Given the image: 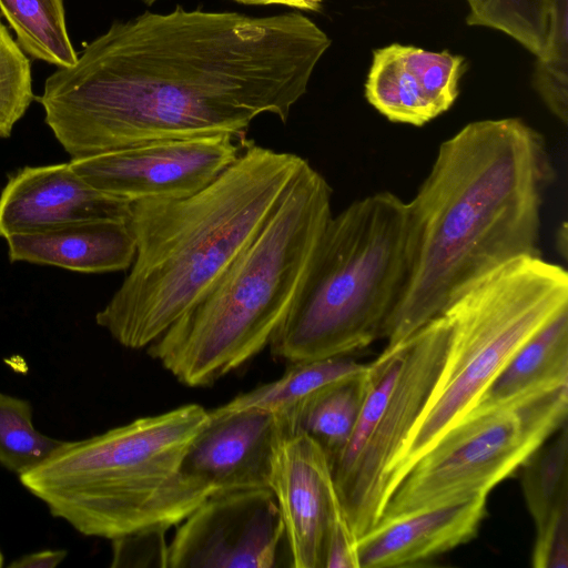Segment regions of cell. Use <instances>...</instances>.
<instances>
[{
	"label": "cell",
	"instance_id": "obj_25",
	"mask_svg": "<svg viewBox=\"0 0 568 568\" xmlns=\"http://www.w3.org/2000/svg\"><path fill=\"white\" fill-rule=\"evenodd\" d=\"M532 87L564 125L568 121V0H549L547 48L537 58Z\"/></svg>",
	"mask_w": 568,
	"mask_h": 568
},
{
	"label": "cell",
	"instance_id": "obj_33",
	"mask_svg": "<svg viewBox=\"0 0 568 568\" xmlns=\"http://www.w3.org/2000/svg\"><path fill=\"white\" fill-rule=\"evenodd\" d=\"M139 1H142L143 3L148 4V6H151L153 4L154 2H156L158 0H139Z\"/></svg>",
	"mask_w": 568,
	"mask_h": 568
},
{
	"label": "cell",
	"instance_id": "obj_32",
	"mask_svg": "<svg viewBox=\"0 0 568 568\" xmlns=\"http://www.w3.org/2000/svg\"><path fill=\"white\" fill-rule=\"evenodd\" d=\"M557 246L559 254L566 258L567 256V226L566 223L559 227V233L557 234Z\"/></svg>",
	"mask_w": 568,
	"mask_h": 568
},
{
	"label": "cell",
	"instance_id": "obj_2",
	"mask_svg": "<svg viewBox=\"0 0 568 568\" xmlns=\"http://www.w3.org/2000/svg\"><path fill=\"white\" fill-rule=\"evenodd\" d=\"M555 179L544 136L518 118L466 124L438 149L408 203V276L381 338L406 341L481 277L541 256V206Z\"/></svg>",
	"mask_w": 568,
	"mask_h": 568
},
{
	"label": "cell",
	"instance_id": "obj_8",
	"mask_svg": "<svg viewBox=\"0 0 568 568\" xmlns=\"http://www.w3.org/2000/svg\"><path fill=\"white\" fill-rule=\"evenodd\" d=\"M567 413L568 384L470 408L408 469L377 523L487 496L567 423Z\"/></svg>",
	"mask_w": 568,
	"mask_h": 568
},
{
	"label": "cell",
	"instance_id": "obj_23",
	"mask_svg": "<svg viewBox=\"0 0 568 568\" xmlns=\"http://www.w3.org/2000/svg\"><path fill=\"white\" fill-rule=\"evenodd\" d=\"M468 26L501 31L531 54L544 55L549 32V0H467Z\"/></svg>",
	"mask_w": 568,
	"mask_h": 568
},
{
	"label": "cell",
	"instance_id": "obj_4",
	"mask_svg": "<svg viewBox=\"0 0 568 568\" xmlns=\"http://www.w3.org/2000/svg\"><path fill=\"white\" fill-rule=\"evenodd\" d=\"M332 215V187L306 161L254 240L148 354L189 387L251 361L285 318Z\"/></svg>",
	"mask_w": 568,
	"mask_h": 568
},
{
	"label": "cell",
	"instance_id": "obj_27",
	"mask_svg": "<svg viewBox=\"0 0 568 568\" xmlns=\"http://www.w3.org/2000/svg\"><path fill=\"white\" fill-rule=\"evenodd\" d=\"M168 530L150 529L124 535L111 540V567L168 568Z\"/></svg>",
	"mask_w": 568,
	"mask_h": 568
},
{
	"label": "cell",
	"instance_id": "obj_34",
	"mask_svg": "<svg viewBox=\"0 0 568 568\" xmlns=\"http://www.w3.org/2000/svg\"><path fill=\"white\" fill-rule=\"evenodd\" d=\"M2 566H3V556H2V554H1V551H0V568H1Z\"/></svg>",
	"mask_w": 568,
	"mask_h": 568
},
{
	"label": "cell",
	"instance_id": "obj_14",
	"mask_svg": "<svg viewBox=\"0 0 568 568\" xmlns=\"http://www.w3.org/2000/svg\"><path fill=\"white\" fill-rule=\"evenodd\" d=\"M282 422L250 408L213 414L191 443L183 470L214 493L268 488L272 456Z\"/></svg>",
	"mask_w": 568,
	"mask_h": 568
},
{
	"label": "cell",
	"instance_id": "obj_26",
	"mask_svg": "<svg viewBox=\"0 0 568 568\" xmlns=\"http://www.w3.org/2000/svg\"><path fill=\"white\" fill-rule=\"evenodd\" d=\"M33 100L30 61L0 20V138L10 136Z\"/></svg>",
	"mask_w": 568,
	"mask_h": 568
},
{
	"label": "cell",
	"instance_id": "obj_16",
	"mask_svg": "<svg viewBox=\"0 0 568 568\" xmlns=\"http://www.w3.org/2000/svg\"><path fill=\"white\" fill-rule=\"evenodd\" d=\"M487 496L379 521L356 539L358 568L416 566L445 554L478 532Z\"/></svg>",
	"mask_w": 568,
	"mask_h": 568
},
{
	"label": "cell",
	"instance_id": "obj_31",
	"mask_svg": "<svg viewBox=\"0 0 568 568\" xmlns=\"http://www.w3.org/2000/svg\"><path fill=\"white\" fill-rule=\"evenodd\" d=\"M244 4H284L300 10L318 11L323 0H234Z\"/></svg>",
	"mask_w": 568,
	"mask_h": 568
},
{
	"label": "cell",
	"instance_id": "obj_3",
	"mask_svg": "<svg viewBox=\"0 0 568 568\" xmlns=\"http://www.w3.org/2000/svg\"><path fill=\"white\" fill-rule=\"evenodd\" d=\"M306 162L246 143L213 182L181 199L131 204L135 256L97 324L119 344L146 348L196 304L254 240Z\"/></svg>",
	"mask_w": 568,
	"mask_h": 568
},
{
	"label": "cell",
	"instance_id": "obj_22",
	"mask_svg": "<svg viewBox=\"0 0 568 568\" xmlns=\"http://www.w3.org/2000/svg\"><path fill=\"white\" fill-rule=\"evenodd\" d=\"M521 491L536 529L568 507L567 423L518 469Z\"/></svg>",
	"mask_w": 568,
	"mask_h": 568
},
{
	"label": "cell",
	"instance_id": "obj_19",
	"mask_svg": "<svg viewBox=\"0 0 568 568\" xmlns=\"http://www.w3.org/2000/svg\"><path fill=\"white\" fill-rule=\"evenodd\" d=\"M565 384H568V310L511 356L473 407L495 405L531 389Z\"/></svg>",
	"mask_w": 568,
	"mask_h": 568
},
{
	"label": "cell",
	"instance_id": "obj_15",
	"mask_svg": "<svg viewBox=\"0 0 568 568\" xmlns=\"http://www.w3.org/2000/svg\"><path fill=\"white\" fill-rule=\"evenodd\" d=\"M130 207V203L94 189L69 162L26 166L1 192L0 236L89 220H128Z\"/></svg>",
	"mask_w": 568,
	"mask_h": 568
},
{
	"label": "cell",
	"instance_id": "obj_18",
	"mask_svg": "<svg viewBox=\"0 0 568 568\" xmlns=\"http://www.w3.org/2000/svg\"><path fill=\"white\" fill-rule=\"evenodd\" d=\"M290 364L280 378L239 394L210 412L223 414L255 408L272 413L284 424L296 428L301 412L316 395L331 385L368 368V364L359 363L349 356Z\"/></svg>",
	"mask_w": 568,
	"mask_h": 568
},
{
	"label": "cell",
	"instance_id": "obj_13",
	"mask_svg": "<svg viewBox=\"0 0 568 568\" xmlns=\"http://www.w3.org/2000/svg\"><path fill=\"white\" fill-rule=\"evenodd\" d=\"M462 55L393 43L374 50L365 98L387 120L422 126L458 97Z\"/></svg>",
	"mask_w": 568,
	"mask_h": 568
},
{
	"label": "cell",
	"instance_id": "obj_7",
	"mask_svg": "<svg viewBox=\"0 0 568 568\" xmlns=\"http://www.w3.org/2000/svg\"><path fill=\"white\" fill-rule=\"evenodd\" d=\"M568 310V273L541 256L491 271L442 313L449 327L440 374L388 474V497L408 469L478 400L511 356Z\"/></svg>",
	"mask_w": 568,
	"mask_h": 568
},
{
	"label": "cell",
	"instance_id": "obj_10",
	"mask_svg": "<svg viewBox=\"0 0 568 568\" xmlns=\"http://www.w3.org/2000/svg\"><path fill=\"white\" fill-rule=\"evenodd\" d=\"M244 136L217 133L151 141L84 158L71 168L94 189L126 203L181 199L213 182L241 154Z\"/></svg>",
	"mask_w": 568,
	"mask_h": 568
},
{
	"label": "cell",
	"instance_id": "obj_5",
	"mask_svg": "<svg viewBox=\"0 0 568 568\" xmlns=\"http://www.w3.org/2000/svg\"><path fill=\"white\" fill-rule=\"evenodd\" d=\"M209 410L186 404L62 444L19 476L50 514L88 537L112 540L181 524L214 490L183 470Z\"/></svg>",
	"mask_w": 568,
	"mask_h": 568
},
{
	"label": "cell",
	"instance_id": "obj_1",
	"mask_svg": "<svg viewBox=\"0 0 568 568\" xmlns=\"http://www.w3.org/2000/svg\"><path fill=\"white\" fill-rule=\"evenodd\" d=\"M329 45L300 12L145 11L58 68L37 100L72 159L159 140L244 136L263 113L287 121Z\"/></svg>",
	"mask_w": 568,
	"mask_h": 568
},
{
	"label": "cell",
	"instance_id": "obj_28",
	"mask_svg": "<svg viewBox=\"0 0 568 568\" xmlns=\"http://www.w3.org/2000/svg\"><path fill=\"white\" fill-rule=\"evenodd\" d=\"M531 565L535 568L568 567V507L536 529Z\"/></svg>",
	"mask_w": 568,
	"mask_h": 568
},
{
	"label": "cell",
	"instance_id": "obj_11",
	"mask_svg": "<svg viewBox=\"0 0 568 568\" xmlns=\"http://www.w3.org/2000/svg\"><path fill=\"white\" fill-rule=\"evenodd\" d=\"M283 545L285 528L270 488L219 491L179 524L168 568H272Z\"/></svg>",
	"mask_w": 568,
	"mask_h": 568
},
{
	"label": "cell",
	"instance_id": "obj_17",
	"mask_svg": "<svg viewBox=\"0 0 568 568\" xmlns=\"http://www.w3.org/2000/svg\"><path fill=\"white\" fill-rule=\"evenodd\" d=\"M11 262L54 265L80 273L128 270L135 240L128 220L99 219L8 236Z\"/></svg>",
	"mask_w": 568,
	"mask_h": 568
},
{
	"label": "cell",
	"instance_id": "obj_6",
	"mask_svg": "<svg viewBox=\"0 0 568 568\" xmlns=\"http://www.w3.org/2000/svg\"><path fill=\"white\" fill-rule=\"evenodd\" d=\"M412 258L408 203L390 192L329 219L270 348L288 363L359 352L382 336Z\"/></svg>",
	"mask_w": 568,
	"mask_h": 568
},
{
	"label": "cell",
	"instance_id": "obj_24",
	"mask_svg": "<svg viewBox=\"0 0 568 568\" xmlns=\"http://www.w3.org/2000/svg\"><path fill=\"white\" fill-rule=\"evenodd\" d=\"M63 440L36 429L26 399L0 393V465L21 476L47 459Z\"/></svg>",
	"mask_w": 568,
	"mask_h": 568
},
{
	"label": "cell",
	"instance_id": "obj_20",
	"mask_svg": "<svg viewBox=\"0 0 568 568\" xmlns=\"http://www.w3.org/2000/svg\"><path fill=\"white\" fill-rule=\"evenodd\" d=\"M371 386L368 368L342 379L316 395L301 412L296 428L314 438L331 466L345 448Z\"/></svg>",
	"mask_w": 568,
	"mask_h": 568
},
{
	"label": "cell",
	"instance_id": "obj_30",
	"mask_svg": "<svg viewBox=\"0 0 568 568\" xmlns=\"http://www.w3.org/2000/svg\"><path fill=\"white\" fill-rule=\"evenodd\" d=\"M67 556V551L62 549H47L34 551L24 555L14 561L9 567L12 568H53L61 564Z\"/></svg>",
	"mask_w": 568,
	"mask_h": 568
},
{
	"label": "cell",
	"instance_id": "obj_29",
	"mask_svg": "<svg viewBox=\"0 0 568 568\" xmlns=\"http://www.w3.org/2000/svg\"><path fill=\"white\" fill-rule=\"evenodd\" d=\"M355 542L356 538L339 505L331 520L323 568H358Z\"/></svg>",
	"mask_w": 568,
	"mask_h": 568
},
{
	"label": "cell",
	"instance_id": "obj_12",
	"mask_svg": "<svg viewBox=\"0 0 568 568\" xmlns=\"http://www.w3.org/2000/svg\"><path fill=\"white\" fill-rule=\"evenodd\" d=\"M268 488L284 524L290 566L323 568L331 520L341 503L321 445L305 432L282 423Z\"/></svg>",
	"mask_w": 568,
	"mask_h": 568
},
{
	"label": "cell",
	"instance_id": "obj_9",
	"mask_svg": "<svg viewBox=\"0 0 568 568\" xmlns=\"http://www.w3.org/2000/svg\"><path fill=\"white\" fill-rule=\"evenodd\" d=\"M449 327L440 314L404 341L394 387L353 465L334 485L354 537L378 521L388 498V474L420 416L444 365Z\"/></svg>",
	"mask_w": 568,
	"mask_h": 568
},
{
	"label": "cell",
	"instance_id": "obj_21",
	"mask_svg": "<svg viewBox=\"0 0 568 568\" xmlns=\"http://www.w3.org/2000/svg\"><path fill=\"white\" fill-rule=\"evenodd\" d=\"M0 11L18 44L34 59L58 68L77 62L67 31L63 0H0Z\"/></svg>",
	"mask_w": 568,
	"mask_h": 568
}]
</instances>
